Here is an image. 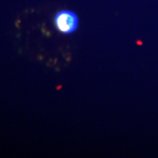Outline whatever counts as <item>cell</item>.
<instances>
[{
    "label": "cell",
    "mask_w": 158,
    "mask_h": 158,
    "mask_svg": "<svg viewBox=\"0 0 158 158\" xmlns=\"http://www.w3.org/2000/svg\"><path fill=\"white\" fill-rule=\"evenodd\" d=\"M54 23L56 29L60 33L72 34L78 27V17L74 12L64 10L55 15Z\"/></svg>",
    "instance_id": "1"
}]
</instances>
